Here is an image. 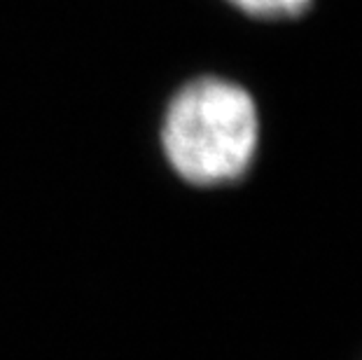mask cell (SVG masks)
Returning a JSON list of instances; mask_svg holds the SVG:
<instances>
[{
    "label": "cell",
    "instance_id": "1",
    "mask_svg": "<svg viewBox=\"0 0 362 360\" xmlns=\"http://www.w3.org/2000/svg\"><path fill=\"white\" fill-rule=\"evenodd\" d=\"M257 136V108L248 91L222 78H199L166 105L159 141L175 175L189 185L213 187L248 171Z\"/></svg>",
    "mask_w": 362,
    "mask_h": 360
},
{
    "label": "cell",
    "instance_id": "2",
    "mask_svg": "<svg viewBox=\"0 0 362 360\" xmlns=\"http://www.w3.org/2000/svg\"><path fill=\"white\" fill-rule=\"evenodd\" d=\"M238 10L252 14V17H292L302 12L311 0H229Z\"/></svg>",
    "mask_w": 362,
    "mask_h": 360
}]
</instances>
